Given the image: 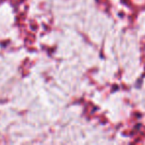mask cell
Returning <instances> with one entry per match:
<instances>
[]
</instances>
